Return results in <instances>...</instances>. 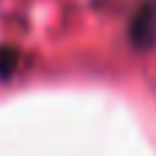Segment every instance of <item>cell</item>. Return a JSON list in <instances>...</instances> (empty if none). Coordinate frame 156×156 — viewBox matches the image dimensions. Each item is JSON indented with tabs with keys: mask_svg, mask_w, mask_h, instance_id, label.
I'll return each mask as SVG.
<instances>
[{
	"mask_svg": "<svg viewBox=\"0 0 156 156\" xmlns=\"http://www.w3.org/2000/svg\"><path fill=\"white\" fill-rule=\"evenodd\" d=\"M14 58H16V52L14 49H0V74H11V69H14Z\"/></svg>",
	"mask_w": 156,
	"mask_h": 156,
	"instance_id": "7a4b0ae2",
	"label": "cell"
},
{
	"mask_svg": "<svg viewBox=\"0 0 156 156\" xmlns=\"http://www.w3.org/2000/svg\"><path fill=\"white\" fill-rule=\"evenodd\" d=\"M129 36H132V44L140 47V49H151L156 44V0L140 3V8L132 16Z\"/></svg>",
	"mask_w": 156,
	"mask_h": 156,
	"instance_id": "6da1fadb",
	"label": "cell"
}]
</instances>
